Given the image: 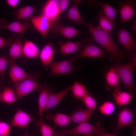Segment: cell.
Segmentation results:
<instances>
[{"instance_id": "cell-2", "label": "cell", "mask_w": 136, "mask_h": 136, "mask_svg": "<svg viewBox=\"0 0 136 136\" xmlns=\"http://www.w3.org/2000/svg\"><path fill=\"white\" fill-rule=\"evenodd\" d=\"M50 67L51 70L48 76L72 74L81 69L80 64L74 56L68 59L57 61H53Z\"/></svg>"}, {"instance_id": "cell-28", "label": "cell", "mask_w": 136, "mask_h": 136, "mask_svg": "<svg viewBox=\"0 0 136 136\" xmlns=\"http://www.w3.org/2000/svg\"><path fill=\"white\" fill-rule=\"evenodd\" d=\"M35 123L39 128L42 136H53L56 131L54 127L47 124L43 118L37 119Z\"/></svg>"}, {"instance_id": "cell-7", "label": "cell", "mask_w": 136, "mask_h": 136, "mask_svg": "<svg viewBox=\"0 0 136 136\" xmlns=\"http://www.w3.org/2000/svg\"><path fill=\"white\" fill-rule=\"evenodd\" d=\"M119 42L124 48L131 61L136 55V40L135 37L131 35L126 29L121 28L117 32Z\"/></svg>"}, {"instance_id": "cell-37", "label": "cell", "mask_w": 136, "mask_h": 136, "mask_svg": "<svg viewBox=\"0 0 136 136\" xmlns=\"http://www.w3.org/2000/svg\"><path fill=\"white\" fill-rule=\"evenodd\" d=\"M69 2L68 0H60L57 15L58 17H59L61 14L67 8Z\"/></svg>"}, {"instance_id": "cell-3", "label": "cell", "mask_w": 136, "mask_h": 136, "mask_svg": "<svg viewBox=\"0 0 136 136\" xmlns=\"http://www.w3.org/2000/svg\"><path fill=\"white\" fill-rule=\"evenodd\" d=\"M39 76V73L37 72L33 76L15 83L14 88L18 99L34 90L39 91L40 84L39 83L38 79Z\"/></svg>"}, {"instance_id": "cell-16", "label": "cell", "mask_w": 136, "mask_h": 136, "mask_svg": "<svg viewBox=\"0 0 136 136\" xmlns=\"http://www.w3.org/2000/svg\"><path fill=\"white\" fill-rule=\"evenodd\" d=\"M133 113L129 109H123L119 113L118 125L114 133L117 135L122 128L128 126L132 127L133 124Z\"/></svg>"}, {"instance_id": "cell-40", "label": "cell", "mask_w": 136, "mask_h": 136, "mask_svg": "<svg viewBox=\"0 0 136 136\" xmlns=\"http://www.w3.org/2000/svg\"><path fill=\"white\" fill-rule=\"evenodd\" d=\"M25 129V131L24 134L19 136H38V133L37 130H35L30 133L27 129Z\"/></svg>"}, {"instance_id": "cell-30", "label": "cell", "mask_w": 136, "mask_h": 136, "mask_svg": "<svg viewBox=\"0 0 136 136\" xmlns=\"http://www.w3.org/2000/svg\"><path fill=\"white\" fill-rule=\"evenodd\" d=\"M98 26L101 29L111 34L114 30L113 26L111 21L106 17L102 10H100L97 16Z\"/></svg>"}, {"instance_id": "cell-9", "label": "cell", "mask_w": 136, "mask_h": 136, "mask_svg": "<svg viewBox=\"0 0 136 136\" xmlns=\"http://www.w3.org/2000/svg\"><path fill=\"white\" fill-rule=\"evenodd\" d=\"M30 18L31 22L34 28L46 39L51 27V21L42 14L32 16Z\"/></svg>"}, {"instance_id": "cell-1", "label": "cell", "mask_w": 136, "mask_h": 136, "mask_svg": "<svg viewBox=\"0 0 136 136\" xmlns=\"http://www.w3.org/2000/svg\"><path fill=\"white\" fill-rule=\"evenodd\" d=\"M86 26L89 29V33L95 41L106 50L111 60H115L117 63H120L122 58H126L128 56L126 51L118 48L113 40L111 34L101 29L98 26H95L91 23H87Z\"/></svg>"}, {"instance_id": "cell-44", "label": "cell", "mask_w": 136, "mask_h": 136, "mask_svg": "<svg viewBox=\"0 0 136 136\" xmlns=\"http://www.w3.org/2000/svg\"><path fill=\"white\" fill-rule=\"evenodd\" d=\"M53 136H62L59 132L56 131V133Z\"/></svg>"}, {"instance_id": "cell-5", "label": "cell", "mask_w": 136, "mask_h": 136, "mask_svg": "<svg viewBox=\"0 0 136 136\" xmlns=\"http://www.w3.org/2000/svg\"><path fill=\"white\" fill-rule=\"evenodd\" d=\"M112 67L116 69L120 80L127 89L130 92L135 93V89L133 81V71L135 70L131 62L125 64L117 63L112 66Z\"/></svg>"}, {"instance_id": "cell-14", "label": "cell", "mask_w": 136, "mask_h": 136, "mask_svg": "<svg viewBox=\"0 0 136 136\" xmlns=\"http://www.w3.org/2000/svg\"><path fill=\"white\" fill-rule=\"evenodd\" d=\"M60 1L48 0L42 8V14L45 16L51 21L52 24L60 18L57 16Z\"/></svg>"}, {"instance_id": "cell-38", "label": "cell", "mask_w": 136, "mask_h": 136, "mask_svg": "<svg viewBox=\"0 0 136 136\" xmlns=\"http://www.w3.org/2000/svg\"><path fill=\"white\" fill-rule=\"evenodd\" d=\"M10 41L7 40L0 36V50L4 47L10 45Z\"/></svg>"}, {"instance_id": "cell-48", "label": "cell", "mask_w": 136, "mask_h": 136, "mask_svg": "<svg viewBox=\"0 0 136 136\" xmlns=\"http://www.w3.org/2000/svg\"><path fill=\"white\" fill-rule=\"evenodd\" d=\"M1 92H0V94H1Z\"/></svg>"}, {"instance_id": "cell-49", "label": "cell", "mask_w": 136, "mask_h": 136, "mask_svg": "<svg viewBox=\"0 0 136 136\" xmlns=\"http://www.w3.org/2000/svg\"></svg>"}, {"instance_id": "cell-43", "label": "cell", "mask_w": 136, "mask_h": 136, "mask_svg": "<svg viewBox=\"0 0 136 136\" xmlns=\"http://www.w3.org/2000/svg\"><path fill=\"white\" fill-rule=\"evenodd\" d=\"M134 24L133 25L132 27L131 28L133 29L134 32L136 33V21H135L134 22Z\"/></svg>"}, {"instance_id": "cell-22", "label": "cell", "mask_w": 136, "mask_h": 136, "mask_svg": "<svg viewBox=\"0 0 136 136\" xmlns=\"http://www.w3.org/2000/svg\"><path fill=\"white\" fill-rule=\"evenodd\" d=\"M105 78L107 85L114 89L115 91L120 90V79L118 74L114 67H112L106 73Z\"/></svg>"}, {"instance_id": "cell-33", "label": "cell", "mask_w": 136, "mask_h": 136, "mask_svg": "<svg viewBox=\"0 0 136 136\" xmlns=\"http://www.w3.org/2000/svg\"><path fill=\"white\" fill-rule=\"evenodd\" d=\"M98 109L101 113L109 116L115 111V104L113 102L106 101L104 102L98 108Z\"/></svg>"}, {"instance_id": "cell-18", "label": "cell", "mask_w": 136, "mask_h": 136, "mask_svg": "<svg viewBox=\"0 0 136 136\" xmlns=\"http://www.w3.org/2000/svg\"><path fill=\"white\" fill-rule=\"evenodd\" d=\"M82 43L81 41H59V52L62 55L74 53L79 50L82 47Z\"/></svg>"}, {"instance_id": "cell-12", "label": "cell", "mask_w": 136, "mask_h": 136, "mask_svg": "<svg viewBox=\"0 0 136 136\" xmlns=\"http://www.w3.org/2000/svg\"><path fill=\"white\" fill-rule=\"evenodd\" d=\"M56 51L54 44L50 42L45 45L40 51L39 55L40 59L45 70H48L50 67Z\"/></svg>"}, {"instance_id": "cell-20", "label": "cell", "mask_w": 136, "mask_h": 136, "mask_svg": "<svg viewBox=\"0 0 136 136\" xmlns=\"http://www.w3.org/2000/svg\"><path fill=\"white\" fill-rule=\"evenodd\" d=\"M2 28L19 34L23 33L30 29H33L34 28L31 21L21 23L17 21L3 25Z\"/></svg>"}, {"instance_id": "cell-47", "label": "cell", "mask_w": 136, "mask_h": 136, "mask_svg": "<svg viewBox=\"0 0 136 136\" xmlns=\"http://www.w3.org/2000/svg\"><path fill=\"white\" fill-rule=\"evenodd\" d=\"M2 27V24L1 22V21H0V29Z\"/></svg>"}, {"instance_id": "cell-19", "label": "cell", "mask_w": 136, "mask_h": 136, "mask_svg": "<svg viewBox=\"0 0 136 136\" xmlns=\"http://www.w3.org/2000/svg\"><path fill=\"white\" fill-rule=\"evenodd\" d=\"M70 90L71 86H70L57 93H51L47 100L44 112L56 106Z\"/></svg>"}, {"instance_id": "cell-34", "label": "cell", "mask_w": 136, "mask_h": 136, "mask_svg": "<svg viewBox=\"0 0 136 136\" xmlns=\"http://www.w3.org/2000/svg\"><path fill=\"white\" fill-rule=\"evenodd\" d=\"M82 100L87 109L93 111L95 109L97 105L92 94L87 93Z\"/></svg>"}, {"instance_id": "cell-36", "label": "cell", "mask_w": 136, "mask_h": 136, "mask_svg": "<svg viewBox=\"0 0 136 136\" xmlns=\"http://www.w3.org/2000/svg\"><path fill=\"white\" fill-rule=\"evenodd\" d=\"M11 126L7 122L0 121V136H9Z\"/></svg>"}, {"instance_id": "cell-24", "label": "cell", "mask_w": 136, "mask_h": 136, "mask_svg": "<svg viewBox=\"0 0 136 136\" xmlns=\"http://www.w3.org/2000/svg\"><path fill=\"white\" fill-rule=\"evenodd\" d=\"M46 118L47 119L53 121L56 125L62 128H66L71 122L69 116L60 113L54 115L49 114Z\"/></svg>"}, {"instance_id": "cell-29", "label": "cell", "mask_w": 136, "mask_h": 136, "mask_svg": "<svg viewBox=\"0 0 136 136\" xmlns=\"http://www.w3.org/2000/svg\"><path fill=\"white\" fill-rule=\"evenodd\" d=\"M97 4L101 8L105 16L111 21L113 26H115L116 24V9L107 3L98 2Z\"/></svg>"}, {"instance_id": "cell-42", "label": "cell", "mask_w": 136, "mask_h": 136, "mask_svg": "<svg viewBox=\"0 0 136 136\" xmlns=\"http://www.w3.org/2000/svg\"><path fill=\"white\" fill-rule=\"evenodd\" d=\"M133 128V132L131 136H136V127L135 126H132Z\"/></svg>"}, {"instance_id": "cell-32", "label": "cell", "mask_w": 136, "mask_h": 136, "mask_svg": "<svg viewBox=\"0 0 136 136\" xmlns=\"http://www.w3.org/2000/svg\"><path fill=\"white\" fill-rule=\"evenodd\" d=\"M35 6H26L20 8L15 12V17L19 19H23L30 18L33 13Z\"/></svg>"}, {"instance_id": "cell-15", "label": "cell", "mask_w": 136, "mask_h": 136, "mask_svg": "<svg viewBox=\"0 0 136 136\" xmlns=\"http://www.w3.org/2000/svg\"><path fill=\"white\" fill-rule=\"evenodd\" d=\"M54 88L46 84H40L39 93L38 106L40 119L42 118L43 115L47 100L50 95L54 92Z\"/></svg>"}, {"instance_id": "cell-41", "label": "cell", "mask_w": 136, "mask_h": 136, "mask_svg": "<svg viewBox=\"0 0 136 136\" xmlns=\"http://www.w3.org/2000/svg\"><path fill=\"white\" fill-rule=\"evenodd\" d=\"M95 136H117L114 133H106V131L98 133L95 135Z\"/></svg>"}, {"instance_id": "cell-27", "label": "cell", "mask_w": 136, "mask_h": 136, "mask_svg": "<svg viewBox=\"0 0 136 136\" xmlns=\"http://www.w3.org/2000/svg\"><path fill=\"white\" fill-rule=\"evenodd\" d=\"M71 94L76 99L82 100L88 93L86 86L78 81H75L71 86Z\"/></svg>"}, {"instance_id": "cell-8", "label": "cell", "mask_w": 136, "mask_h": 136, "mask_svg": "<svg viewBox=\"0 0 136 136\" xmlns=\"http://www.w3.org/2000/svg\"><path fill=\"white\" fill-rule=\"evenodd\" d=\"M60 20V18L52 24L51 36L53 34H60L66 38L70 39L84 33L74 27L61 25Z\"/></svg>"}, {"instance_id": "cell-46", "label": "cell", "mask_w": 136, "mask_h": 136, "mask_svg": "<svg viewBox=\"0 0 136 136\" xmlns=\"http://www.w3.org/2000/svg\"><path fill=\"white\" fill-rule=\"evenodd\" d=\"M83 136H93V135L89 134L83 135Z\"/></svg>"}, {"instance_id": "cell-6", "label": "cell", "mask_w": 136, "mask_h": 136, "mask_svg": "<svg viewBox=\"0 0 136 136\" xmlns=\"http://www.w3.org/2000/svg\"><path fill=\"white\" fill-rule=\"evenodd\" d=\"M82 42V50L74 56L77 59L84 57L101 58L108 56L100 47L95 45L96 42L92 38H86Z\"/></svg>"}, {"instance_id": "cell-26", "label": "cell", "mask_w": 136, "mask_h": 136, "mask_svg": "<svg viewBox=\"0 0 136 136\" xmlns=\"http://www.w3.org/2000/svg\"><path fill=\"white\" fill-rule=\"evenodd\" d=\"M10 45L9 54L11 60H15L22 56L23 45L20 39H17L14 40L11 42Z\"/></svg>"}, {"instance_id": "cell-25", "label": "cell", "mask_w": 136, "mask_h": 136, "mask_svg": "<svg viewBox=\"0 0 136 136\" xmlns=\"http://www.w3.org/2000/svg\"><path fill=\"white\" fill-rule=\"evenodd\" d=\"M112 95L116 104L119 106H125L128 104L134 96L129 92L124 91L121 89L115 91Z\"/></svg>"}, {"instance_id": "cell-39", "label": "cell", "mask_w": 136, "mask_h": 136, "mask_svg": "<svg viewBox=\"0 0 136 136\" xmlns=\"http://www.w3.org/2000/svg\"><path fill=\"white\" fill-rule=\"evenodd\" d=\"M6 1L7 4L9 6L15 9L19 4L20 1L19 0H7Z\"/></svg>"}, {"instance_id": "cell-13", "label": "cell", "mask_w": 136, "mask_h": 136, "mask_svg": "<svg viewBox=\"0 0 136 136\" xmlns=\"http://www.w3.org/2000/svg\"><path fill=\"white\" fill-rule=\"evenodd\" d=\"M8 64L10 67L9 75L12 81L14 83L24 79L31 77L37 72L32 74L27 73L16 64L15 60L11 59L9 60Z\"/></svg>"}, {"instance_id": "cell-21", "label": "cell", "mask_w": 136, "mask_h": 136, "mask_svg": "<svg viewBox=\"0 0 136 136\" xmlns=\"http://www.w3.org/2000/svg\"><path fill=\"white\" fill-rule=\"evenodd\" d=\"M40 51L38 46L33 42L25 40L23 45L22 53L26 57L32 59L39 56Z\"/></svg>"}, {"instance_id": "cell-4", "label": "cell", "mask_w": 136, "mask_h": 136, "mask_svg": "<svg viewBox=\"0 0 136 136\" xmlns=\"http://www.w3.org/2000/svg\"><path fill=\"white\" fill-rule=\"evenodd\" d=\"M106 131L104 128L98 121L95 125H92L88 122L79 124L75 127L70 129L59 131L62 136H75L80 134L95 135L100 132Z\"/></svg>"}, {"instance_id": "cell-31", "label": "cell", "mask_w": 136, "mask_h": 136, "mask_svg": "<svg viewBox=\"0 0 136 136\" xmlns=\"http://www.w3.org/2000/svg\"><path fill=\"white\" fill-rule=\"evenodd\" d=\"M17 100L14 91L11 88L6 87L1 92L0 101L12 104L16 102Z\"/></svg>"}, {"instance_id": "cell-35", "label": "cell", "mask_w": 136, "mask_h": 136, "mask_svg": "<svg viewBox=\"0 0 136 136\" xmlns=\"http://www.w3.org/2000/svg\"><path fill=\"white\" fill-rule=\"evenodd\" d=\"M9 61L7 56L2 55L0 56V81L3 83L4 82V76Z\"/></svg>"}, {"instance_id": "cell-17", "label": "cell", "mask_w": 136, "mask_h": 136, "mask_svg": "<svg viewBox=\"0 0 136 136\" xmlns=\"http://www.w3.org/2000/svg\"><path fill=\"white\" fill-rule=\"evenodd\" d=\"M82 1L80 0H75L64 17L71 20L75 23L82 24L86 26L87 23L82 18L78 8L79 4Z\"/></svg>"}, {"instance_id": "cell-23", "label": "cell", "mask_w": 136, "mask_h": 136, "mask_svg": "<svg viewBox=\"0 0 136 136\" xmlns=\"http://www.w3.org/2000/svg\"><path fill=\"white\" fill-rule=\"evenodd\" d=\"M93 111L87 109L79 110L73 113L69 116L71 121L79 123L88 122Z\"/></svg>"}, {"instance_id": "cell-45", "label": "cell", "mask_w": 136, "mask_h": 136, "mask_svg": "<svg viewBox=\"0 0 136 136\" xmlns=\"http://www.w3.org/2000/svg\"><path fill=\"white\" fill-rule=\"evenodd\" d=\"M4 88L3 86L0 85V92H2Z\"/></svg>"}, {"instance_id": "cell-11", "label": "cell", "mask_w": 136, "mask_h": 136, "mask_svg": "<svg viewBox=\"0 0 136 136\" xmlns=\"http://www.w3.org/2000/svg\"><path fill=\"white\" fill-rule=\"evenodd\" d=\"M120 8L118 9L120 22H125L130 20L134 16L135 14L134 7L136 6L135 0H124L119 2Z\"/></svg>"}, {"instance_id": "cell-10", "label": "cell", "mask_w": 136, "mask_h": 136, "mask_svg": "<svg viewBox=\"0 0 136 136\" xmlns=\"http://www.w3.org/2000/svg\"><path fill=\"white\" fill-rule=\"evenodd\" d=\"M35 118L20 108H18L11 120L10 121L11 126L19 128L25 129Z\"/></svg>"}]
</instances>
